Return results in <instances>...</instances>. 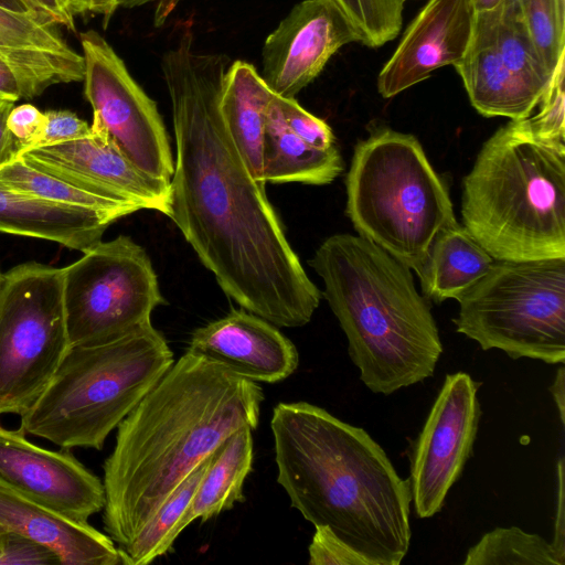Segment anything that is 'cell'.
Instances as JSON below:
<instances>
[{"label":"cell","instance_id":"cell-41","mask_svg":"<svg viewBox=\"0 0 565 565\" xmlns=\"http://www.w3.org/2000/svg\"><path fill=\"white\" fill-rule=\"evenodd\" d=\"M21 98V86L14 72L0 57V99L15 103Z\"/></svg>","mask_w":565,"mask_h":565},{"label":"cell","instance_id":"cell-38","mask_svg":"<svg viewBox=\"0 0 565 565\" xmlns=\"http://www.w3.org/2000/svg\"><path fill=\"white\" fill-rule=\"evenodd\" d=\"M30 10L51 17L58 25L74 30V18L67 10L63 0H22Z\"/></svg>","mask_w":565,"mask_h":565},{"label":"cell","instance_id":"cell-35","mask_svg":"<svg viewBox=\"0 0 565 565\" xmlns=\"http://www.w3.org/2000/svg\"><path fill=\"white\" fill-rule=\"evenodd\" d=\"M61 564L45 546L13 532L0 531V565Z\"/></svg>","mask_w":565,"mask_h":565},{"label":"cell","instance_id":"cell-36","mask_svg":"<svg viewBox=\"0 0 565 565\" xmlns=\"http://www.w3.org/2000/svg\"><path fill=\"white\" fill-rule=\"evenodd\" d=\"M44 115L45 124L41 136L25 150L79 139L92 131L90 125L71 110H47Z\"/></svg>","mask_w":565,"mask_h":565},{"label":"cell","instance_id":"cell-13","mask_svg":"<svg viewBox=\"0 0 565 565\" xmlns=\"http://www.w3.org/2000/svg\"><path fill=\"white\" fill-rule=\"evenodd\" d=\"M90 128L83 138L25 150L15 158L88 192L169 216L170 181L138 168L105 128L94 122Z\"/></svg>","mask_w":565,"mask_h":565},{"label":"cell","instance_id":"cell-21","mask_svg":"<svg viewBox=\"0 0 565 565\" xmlns=\"http://www.w3.org/2000/svg\"><path fill=\"white\" fill-rule=\"evenodd\" d=\"M116 215L50 202L0 184V232L86 252L102 241Z\"/></svg>","mask_w":565,"mask_h":565},{"label":"cell","instance_id":"cell-28","mask_svg":"<svg viewBox=\"0 0 565 565\" xmlns=\"http://www.w3.org/2000/svg\"><path fill=\"white\" fill-rule=\"evenodd\" d=\"M0 184L50 202L109 213L118 218L143 210L136 203L111 200L77 188L20 158H14L0 168Z\"/></svg>","mask_w":565,"mask_h":565},{"label":"cell","instance_id":"cell-6","mask_svg":"<svg viewBox=\"0 0 565 565\" xmlns=\"http://www.w3.org/2000/svg\"><path fill=\"white\" fill-rule=\"evenodd\" d=\"M173 362L151 321L103 343L71 347L46 388L21 415L20 429L63 449L102 450Z\"/></svg>","mask_w":565,"mask_h":565},{"label":"cell","instance_id":"cell-27","mask_svg":"<svg viewBox=\"0 0 565 565\" xmlns=\"http://www.w3.org/2000/svg\"><path fill=\"white\" fill-rule=\"evenodd\" d=\"M210 457L201 462L158 507L134 540L120 550L122 565H146L171 550L177 526L207 467Z\"/></svg>","mask_w":565,"mask_h":565},{"label":"cell","instance_id":"cell-32","mask_svg":"<svg viewBox=\"0 0 565 565\" xmlns=\"http://www.w3.org/2000/svg\"><path fill=\"white\" fill-rule=\"evenodd\" d=\"M565 53L553 70L546 89L539 103L540 110L526 118L534 138L565 148Z\"/></svg>","mask_w":565,"mask_h":565},{"label":"cell","instance_id":"cell-47","mask_svg":"<svg viewBox=\"0 0 565 565\" xmlns=\"http://www.w3.org/2000/svg\"><path fill=\"white\" fill-rule=\"evenodd\" d=\"M151 1L153 0H121V7L130 9L135 7H140Z\"/></svg>","mask_w":565,"mask_h":565},{"label":"cell","instance_id":"cell-22","mask_svg":"<svg viewBox=\"0 0 565 565\" xmlns=\"http://www.w3.org/2000/svg\"><path fill=\"white\" fill-rule=\"evenodd\" d=\"M273 97L254 65L241 60L231 63L223 81L220 110L253 178L263 183V145Z\"/></svg>","mask_w":565,"mask_h":565},{"label":"cell","instance_id":"cell-20","mask_svg":"<svg viewBox=\"0 0 565 565\" xmlns=\"http://www.w3.org/2000/svg\"><path fill=\"white\" fill-rule=\"evenodd\" d=\"M454 67L462 79L471 105L484 117L525 119L542 98L503 64L481 12H476L470 44Z\"/></svg>","mask_w":565,"mask_h":565},{"label":"cell","instance_id":"cell-2","mask_svg":"<svg viewBox=\"0 0 565 565\" xmlns=\"http://www.w3.org/2000/svg\"><path fill=\"white\" fill-rule=\"evenodd\" d=\"M258 383L185 351L117 426L104 462L106 534L124 547L158 507L237 430L258 425Z\"/></svg>","mask_w":565,"mask_h":565},{"label":"cell","instance_id":"cell-34","mask_svg":"<svg viewBox=\"0 0 565 565\" xmlns=\"http://www.w3.org/2000/svg\"><path fill=\"white\" fill-rule=\"evenodd\" d=\"M308 547L310 565H370L327 526H315Z\"/></svg>","mask_w":565,"mask_h":565},{"label":"cell","instance_id":"cell-23","mask_svg":"<svg viewBox=\"0 0 565 565\" xmlns=\"http://www.w3.org/2000/svg\"><path fill=\"white\" fill-rule=\"evenodd\" d=\"M342 171L343 161L338 148H315L296 136L273 97L263 145L264 182L323 185L331 183Z\"/></svg>","mask_w":565,"mask_h":565},{"label":"cell","instance_id":"cell-40","mask_svg":"<svg viewBox=\"0 0 565 565\" xmlns=\"http://www.w3.org/2000/svg\"><path fill=\"white\" fill-rule=\"evenodd\" d=\"M558 470V499L555 520L554 539L552 544L561 553L565 554V516H564V459L561 458L557 465Z\"/></svg>","mask_w":565,"mask_h":565},{"label":"cell","instance_id":"cell-43","mask_svg":"<svg viewBox=\"0 0 565 565\" xmlns=\"http://www.w3.org/2000/svg\"><path fill=\"white\" fill-rule=\"evenodd\" d=\"M121 7V0H89V12L104 17V28H107L115 11Z\"/></svg>","mask_w":565,"mask_h":565},{"label":"cell","instance_id":"cell-15","mask_svg":"<svg viewBox=\"0 0 565 565\" xmlns=\"http://www.w3.org/2000/svg\"><path fill=\"white\" fill-rule=\"evenodd\" d=\"M353 42H360L358 32L331 0H303L266 38L260 76L275 95L295 98Z\"/></svg>","mask_w":565,"mask_h":565},{"label":"cell","instance_id":"cell-44","mask_svg":"<svg viewBox=\"0 0 565 565\" xmlns=\"http://www.w3.org/2000/svg\"><path fill=\"white\" fill-rule=\"evenodd\" d=\"M63 2L73 18L89 12V0H63Z\"/></svg>","mask_w":565,"mask_h":565},{"label":"cell","instance_id":"cell-11","mask_svg":"<svg viewBox=\"0 0 565 565\" xmlns=\"http://www.w3.org/2000/svg\"><path fill=\"white\" fill-rule=\"evenodd\" d=\"M79 39L85 63L84 95L93 108L92 122L105 128L142 171L170 181L174 160L156 102L98 32H82Z\"/></svg>","mask_w":565,"mask_h":565},{"label":"cell","instance_id":"cell-37","mask_svg":"<svg viewBox=\"0 0 565 565\" xmlns=\"http://www.w3.org/2000/svg\"><path fill=\"white\" fill-rule=\"evenodd\" d=\"M45 115L31 104L13 106L8 115L7 126L18 143V152L30 148L41 136Z\"/></svg>","mask_w":565,"mask_h":565},{"label":"cell","instance_id":"cell-48","mask_svg":"<svg viewBox=\"0 0 565 565\" xmlns=\"http://www.w3.org/2000/svg\"><path fill=\"white\" fill-rule=\"evenodd\" d=\"M1 275H2V271H1V269H0V278H1Z\"/></svg>","mask_w":565,"mask_h":565},{"label":"cell","instance_id":"cell-33","mask_svg":"<svg viewBox=\"0 0 565 565\" xmlns=\"http://www.w3.org/2000/svg\"><path fill=\"white\" fill-rule=\"evenodd\" d=\"M274 100L288 128L305 142L319 149L334 146L335 137L330 126L302 108L296 98L274 95Z\"/></svg>","mask_w":565,"mask_h":565},{"label":"cell","instance_id":"cell-29","mask_svg":"<svg viewBox=\"0 0 565 565\" xmlns=\"http://www.w3.org/2000/svg\"><path fill=\"white\" fill-rule=\"evenodd\" d=\"M564 565L565 554L539 534L511 527L487 532L467 553L463 565Z\"/></svg>","mask_w":565,"mask_h":565},{"label":"cell","instance_id":"cell-12","mask_svg":"<svg viewBox=\"0 0 565 565\" xmlns=\"http://www.w3.org/2000/svg\"><path fill=\"white\" fill-rule=\"evenodd\" d=\"M478 386L466 372L447 374L415 440L408 479L420 519L441 510L472 454L481 416Z\"/></svg>","mask_w":565,"mask_h":565},{"label":"cell","instance_id":"cell-46","mask_svg":"<svg viewBox=\"0 0 565 565\" xmlns=\"http://www.w3.org/2000/svg\"><path fill=\"white\" fill-rule=\"evenodd\" d=\"M476 12L489 11L497 8L502 0H472Z\"/></svg>","mask_w":565,"mask_h":565},{"label":"cell","instance_id":"cell-39","mask_svg":"<svg viewBox=\"0 0 565 565\" xmlns=\"http://www.w3.org/2000/svg\"><path fill=\"white\" fill-rule=\"evenodd\" d=\"M14 103L0 99V168L15 158L18 143L7 126L8 115Z\"/></svg>","mask_w":565,"mask_h":565},{"label":"cell","instance_id":"cell-24","mask_svg":"<svg viewBox=\"0 0 565 565\" xmlns=\"http://www.w3.org/2000/svg\"><path fill=\"white\" fill-rule=\"evenodd\" d=\"M494 259L458 223L439 232L417 274L426 299L458 300L490 269Z\"/></svg>","mask_w":565,"mask_h":565},{"label":"cell","instance_id":"cell-9","mask_svg":"<svg viewBox=\"0 0 565 565\" xmlns=\"http://www.w3.org/2000/svg\"><path fill=\"white\" fill-rule=\"evenodd\" d=\"M63 267L28 262L0 278V415H22L68 350Z\"/></svg>","mask_w":565,"mask_h":565},{"label":"cell","instance_id":"cell-8","mask_svg":"<svg viewBox=\"0 0 565 565\" xmlns=\"http://www.w3.org/2000/svg\"><path fill=\"white\" fill-rule=\"evenodd\" d=\"M456 331L511 359L565 362V257L495 260L458 300Z\"/></svg>","mask_w":565,"mask_h":565},{"label":"cell","instance_id":"cell-16","mask_svg":"<svg viewBox=\"0 0 565 565\" xmlns=\"http://www.w3.org/2000/svg\"><path fill=\"white\" fill-rule=\"evenodd\" d=\"M476 10L472 0H428L405 30L377 76V90L391 98L455 66L470 44Z\"/></svg>","mask_w":565,"mask_h":565},{"label":"cell","instance_id":"cell-3","mask_svg":"<svg viewBox=\"0 0 565 565\" xmlns=\"http://www.w3.org/2000/svg\"><path fill=\"white\" fill-rule=\"evenodd\" d=\"M277 482L313 526H327L370 565H399L412 537L409 479L361 427L322 407L273 409Z\"/></svg>","mask_w":565,"mask_h":565},{"label":"cell","instance_id":"cell-19","mask_svg":"<svg viewBox=\"0 0 565 565\" xmlns=\"http://www.w3.org/2000/svg\"><path fill=\"white\" fill-rule=\"evenodd\" d=\"M0 531L17 533L52 551L62 565L122 564L120 550L88 522L0 487Z\"/></svg>","mask_w":565,"mask_h":565},{"label":"cell","instance_id":"cell-10","mask_svg":"<svg viewBox=\"0 0 565 565\" xmlns=\"http://www.w3.org/2000/svg\"><path fill=\"white\" fill-rule=\"evenodd\" d=\"M63 301L71 347L118 338L166 302L148 254L127 235L100 241L63 267Z\"/></svg>","mask_w":565,"mask_h":565},{"label":"cell","instance_id":"cell-14","mask_svg":"<svg viewBox=\"0 0 565 565\" xmlns=\"http://www.w3.org/2000/svg\"><path fill=\"white\" fill-rule=\"evenodd\" d=\"M0 487L81 522L105 504L103 481L68 449L42 448L1 424Z\"/></svg>","mask_w":565,"mask_h":565},{"label":"cell","instance_id":"cell-5","mask_svg":"<svg viewBox=\"0 0 565 565\" xmlns=\"http://www.w3.org/2000/svg\"><path fill=\"white\" fill-rule=\"evenodd\" d=\"M463 226L495 260L565 257V148L510 120L462 180Z\"/></svg>","mask_w":565,"mask_h":565},{"label":"cell","instance_id":"cell-1","mask_svg":"<svg viewBox=\"0 0 565 565\" xmlns=\"http://www.w3.org/2000/svg\"><path fill=\"white\" fill-rule=\"evenodd\" d=\"M231 60L199 53L186 29L161 60L175 159L170 217L224 294L278 328L310 322L322 292L306 274L220 110Z\"/></svg>","mask_w":565,"mask_h":565},{"label":"cell","instance_id":"cell-31","mask_svg":"<svg viewBox=\"0 0 565 565\" xmlns=\"http://www.w3.org/2000/svg\"><path fill=\"white\" fill-rule=\"evenodd\" d=\"M537 54L552 74L565 53V0H519Z\"/></svg>","mask_w":565,"mask_h":565},{"label":"cell","instance_id":"cell-30","mask_svg":"<svg viewBox=\"0 0 565 565\" xmlns=\"http://www.w3.org/2000/svg\"><path fill=\"white\" fill-rule=\"evenodd\" d=\"M360 36V43L380 47L394 40L403 24L406 0H331Z\"/></svg>","mask_w":565,"mask_h":565},{"label":"cell","instance_id":"cell-18","mask_svg":"<svg viewBox=\"0 0 565 565\" xmlns=\"http://www.w3.org/2000/svg\"><path fill=\"white\" fill-rule=\"evenodd\" d=\"M57 25L38 11L14 12L0 7V57L14 72L22 98L84 78V57L66 43Z\"/></svg>","mask_w":565,"mask_h":565},{"label":"cell","instance_id":"cell-26","mask_svg":"<svg viewBox=\"0 0 565 565\" xmlns=\"http://www.w3.org/2000/svg\"><path fill=\"white\" fill-rule=\"evenodd\" d=\"M481 13L503 64L543 96L551 73L542 63L529 34L519 0H502L497 8Z\"/></svg>","mask_w":565,"mask_h":565},{"label":"cell","instance_id":"cell-17","mask_svg":"<svg viewBox=\"0 0 565 565\" xmlns=\"http://www.w3.org/2000/svg\"><path fill=\"white\" fill-rule=\"evenodd\" d=\"M256 383H278L298 367L296 345L278 327L245 309L195 329L188 350Z\"/></svg>","mask_w":565,"mask_h":565},{"label":"cell","instance_id":"cell-25","mask_svg":"<svg viewBox=\"0 0 565 565\" xmlns=\"http://www.w3.org/2000/svg\"><path fill=\"white\" fill-rule=\"evenodd\" d=\"M253 430L249 427L237 430L210 456L194 495L178 523L177 535L193 521L205 522L245 501L244 482L254 460Z\"/></svg>","mask_w":565,"mask_h":565},{"label":"cell","instance_id":"cell-7","mask_svg":"<svg viewBox=\"0 0 565 565\" xmlns=\"http://www.w3.org/2000/svg\"><path fill=\"white\" fill-rule=\"evenodd\" d=\"M345 186L360 236L417 274L436 235L458 223L445 182L411 134L376 128L359 141Z\"/></svg>","mask_w":565,"mask_h":565},{"label":"cell","instance_id":"cell-4","mask_svg":"<svg viewBox=\"0 0 565 565\" xmlns=\"http://www.w3.org/2000/svg\"><path fill=\"white\" fill-rule=\"evenodd\" d=\"M309 265L323 280L322 296L371 392L390 395L434 375L443 344L408 266L351 234L324 239Z\"/></svg>","mask_w":565,"mask_h":565},{"label":"cell","instance_id":"cell-45","mask_svg":"<svg viewBox=\"0 0 565 565\" xmlns=\"http://www.w3.org/2000/svg\"><path fill=\"white\" fill-rule=\"evenodd\" d=\"M0 7L14 12L32 11L22 0H0Z\"/></svg>","mask_w":565,"mask_h":565},{"label":"cell","instance_id":"cell-42","mask_svg":"<svg viewBox=\"0 0 565 565\" xmlns=\"http://www.w3.org/2000/svg\"><path fill=\"white\" fill-rule=\"evenodd\" d=\"M551 393L558 408L562 424L565 423V370L561 366L556 373L555 380L551 386Z\"/></svg>","mask_w":565,"mask_h":565}]
</instances>
